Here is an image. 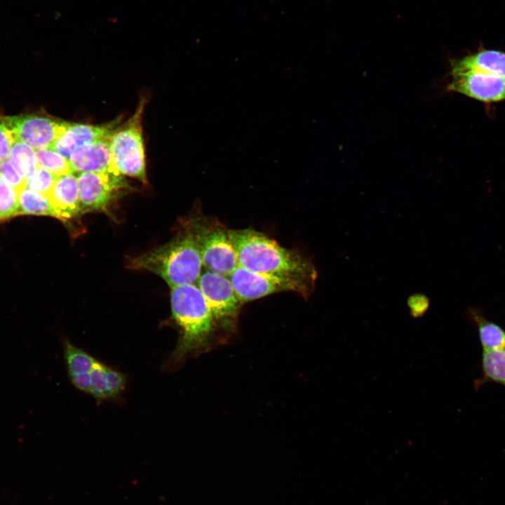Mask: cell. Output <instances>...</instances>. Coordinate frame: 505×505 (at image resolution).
Returning <instances> with one entry per match:
<instances>
[{"label": "cell", "instance_id": "1", "mask_svg": "<svg viewBox=\"0 0 505 505\" xmlns=\"http://www.w3.org/2000/svg\"><path fill=\"white\" fill-rule=\"evenodd\" d=\"M170 305L180 335L174 350L163 363L164 370L169 372L180 368L187 358L213 348L218 328L196 284L171 288Z\"/></svg>", "mask_w": 505, "mask_h": 505}, {"label": "cell", "instance_id": "2", "mask_svg": "<svg viewBox=\"0 0 505 505\" xmlns=\"http://www.w3.org/2000/svg\"><path fill=\"white\" fill-rule=\"evenodd\" d=\"M229 234L239 266L259 274L299 280L315 288L318 274L311 259L254 229H229Z\"/></svg>", "mask_w": 505, "mask_h": 505}, {"label": "cell", "instance_id": "3", "mask_svg": "<svg viewBox=\"0 0 505 505\" xmlns=\"http://www.w3.org/2000/svg\"><path fill=\"white\" fill-rule=\"evenodd\" d=\"M128 264L130 269L159 276L170 288L196 284L203 267L199 248L187 227L166 243L129 259Z\"/></svg>", "mask_w": 505, "mask_h": 505}, {"label": "cell", "instance_id": "4", "mask_svg": "<svg viewBox=\"0 0 505 505\" xmlns=\"http://www.w3.org/2000/svg\"><path fill=\"white\" fill-rule=\"evenodd\" d=\"M187 227L198 244L206 270L229 277L238 266L229 229L206 217L195 218Z\"/></svg>", "mask_w": 505, "mask_h": 505}, {"label": "cell", "instance_id": "5", "mask_svg": "<svg viewBox=\"0 0 505 505\" xmlns=\"http://www.w3.org/2000/svg\"><path fill=\"white\" fill-rule=\"evenodd\" d=\"M144 102L142 100L133 115L124 124L115 129L110 137L109 146L116 170L122 175L147 183L142 128Z\"/></svg>", "mask_w": 505, "mask_h": 505}, {"label": "cell", "instance_id": "6", "mask_svg": "<svg viewBox=\"0 0 505 505\" xmlns=\"http://www.w3.org/2000/svg\"><path fill=\"white\" fill-rule=\"evenodd\" d=\"M241 303L279 292H295L308 298L315 288L305 282L256 273L238 266L229 276Z\"/></svg>", "mask_w": 505, "mask_h": 505}, {"label": "cell", "instance_id": "7", "mask_svg": "<svg viewBox=\"0 0 505 505\" xmlns=\"http://www.w3.org/2000/svg\"><path fill=\"white\" fill-rule=\"evenodd\" d=\"M196 285L201 290L217 326L227 332L236 325L241 302L228 276L202 271Z\"/></svg>", "mask_w": 505, "mask_h": 505}, {"label": "cell", "instance_id": "8", "mask_svg": "<svg viewBox=\"0 0 505 505\" xmlns=\"http://www.w3.org/2000/svg\"><path fill=\"white\" fill-rule=\"evenodd\" d=\"M81 213L107 211L127 184L115 172L78 173Z\"/></svg>", "mask_w": 505, "mask_h": 505}, {"label": "cell", "instance_id": "9", "mask_svg": "<svg viewBox=\"0 0 505 505\" xmlns=\"http://www.w3.org/2000/svg\"><path fill=\"white\" fill-rule=\"evenodd\" d=\"M6 121L15 140L34 149L50 147L70 123L38 114L6 116Z\"/></svg>", "mask_w": 505, "mask_h": 505}, {"label": "cell", "instance_id": "10", "mask_svg": "<svg viewBox=\"0 0 505 505\" xmlns=\"http://www.w3.org/2000/svg\"><path fill=\"white\" fill-rule=\"evenodd\" d=\"M450 73L448 90L485 102L505 100V79L471 70L451 69Z\"/></svg>", "mask_w": 505, "mask_h": 505}, {"label": "cell", "instance_id": "11", "mask_svg": "<svg viewBox=\"0 0 505 505\" xmlns=\"http://www.w3.org/2000/svg\"><path fill=\"white\" fill-rule=\"evenodd\" d=\"M114 122L102 126L69 123L66 130L50 147L69 160L78 148L98 140L109 139L116 128Z\"/></svg>", "mask_w": 505, "mask_h": 505}, {"label": "cell", "instance_id": "12", "mask_svg": "<svg viewBox=\"0 0 505 505\" xmlns=\"http://www.w3.org/2000/svg\"><path fill=\"white\" fill-rule=\"evenodd\" d=\"M109 139L98 140L76 149L69 159L73 173L115 172L119 173L112 161Z\"/></svg>", "mask_w": 505, "mask_h": 505}, {"label": "cell", "instance_id": "13", "mask_svg": "<svg viewBox=\"0 0 505 505\" xmlns=\"http://www.w3.org/2000/svg\"><path fill=\"white\" fill-rule=\"evenodd\" d=\"M89 377L88 394L100 401L117 398L126 388V377L97 359L89 372Z\"/></svg>", "mask_w": 505, "mask_h": 505}, {"label": "cell", "instance_id": "14", "mask_svg": "<svg viewBox=\"0 0 505 505\" xmlns=\"http://www.w3.org/2000/svg\"><path fill=\"white\" fill-rule=\"evenodd\" d=\"M48 198L62 221L81 213L78 182L73 173L57 177Z\"/></svg>", "mask_w": 505, "mask_h": 505}, {"label": "cell", "instance_id": "15", "mask_svg": "<svg viewBox=\"0 0 505 505\" xmlns=\"http://www.w3.org/2000/svg\"><path fill=\"white\" fill-rule=\"evenodd\" d=\"M452 70H471L505 79V53L483 50L454 61Z\"/></svg>", "mask_w": 505, "mask_h": 505}, {"label": "cell", "instance_id": "16", "mask_svg": "<svg viewBox=\"0 0 505 505\" xmlns=\"http://www.w3.org/2000/svg\"><path fill=\"white\" fill-rule=\"evenodd\" d=\"M469 316L478 327L479 338L483 350L505 348V330L499 325L487 320L477 309H469Z\"/></svg>", "mask_w": 505, "mask_h": 505}, {"label": "cell", "instance_id": "17", "mask_svg": "<svg viewBox=\"0 0 505 505\" xmlns=\"http://www.w3.org/2000/svg\"><path fill=\"white\" fill-rule=\"evenodd\" d=\"M18 215L50 216L60 220L47 196L25 187L18 191Z\"/></svg>", "mask_w": 505, "mask_h": 505}, {"label": "cell", "instance_id": "18", "mask_svg": "<svg viewBox=\"0 0 505 505\" xmlns=\"http://www.w3.org/2000/svg\"><path fill=\"white\" fill-rule=\"evenodd\" d=\"M62 349L69 377L90 372L97 358L68 339L63 341Z\"/></svg>", "mask_w": 505, "mask_h": 505}, {"label": "cell", "instance_id": "19", "mask_svg": "<svg viewBox=\"0 0 505 505\" xmlns=\"http://www.w3.org/2000/svg\"><path fill=\"white\" fill-rule=\"evenodd\" d=\"M8 159L26 180L38 168L35 149L21 140H15Z\"/></svg>", "mask_w": 505, "mask_h": 505}, {"label": "cell", "instance_id": "20", "mask_svg": "<svg viewBox=\"0 0 505 505\" xmlns=\"http://www.w3.org/2000/svg\"><path fill=\"white\" fill-rule=\"evenodd\" d=\"M38 167L56 177L73 173L69 161L51 148L35 149Z\"/></svg>", "mask_w": 505, "mask_h": 505}, {"label": "cell", "instance_id": "21", "mask_svg": "<svg viewBox=\"0 0 505 505\" xmlns=\"http://www.w3.org/2000/svg\"><path fill=\"white\" fill-rule=\"evenodd\" d=\"M482 367L486 380L505 386V348L497 350H483Z\"/></svg>", "mask_w": 505, "mask_h": 505}, {"label": "cell", "instance_id": "22", "mask_svg": "<svg viewBox=\"0 0 505 505\" xmlns=\"http://www.w3.org/2000/svg\"><path fill=\"white\" fill-rule=\"evenodd\" d=\"M18 191L0 176V221L18 215Z\"/></svg>", "mask_w": 505, "mask_h": 505}, {"label": "cell", "instance_id": "23", "mask_svg": "<svg viewBox=\"0 0 505 505\" xmlns=\"http://www.w3.org/2000/svg\"><path fill=\"white\" fill-rule=\"evenodd\" d=\"M57 177L39 167L27 180L26 187L48 196Z\"/></svg>", "mask_w": 505, "mask_h": 505}, {"label": "cell", "instance_id": "24", "mask_svg": "<svg viewBox=\"0 0 505 505\" xmlns=\"http://www.w3.org/2000/svg\"><path fill=\"white\" fill-rule=\"evenodd\" d=\"M0 176L18 191L26 187V179L8 159L0 162Z\"/></svg>", "mask_w": 505, "mask_h": 505}, {"label": "cell", "instance_id": "25", "mask_svg": "<svg viewBox=\"0 0 505 505\" xmlns=\"http://www.w3.org/2000/svg\"><path fill=\"white\" fill-rule=\"evenodd\" d=\"M15 141L14 135L9 128L6 116L0 114V161L8 159L11 149Z\"/></svg>", "mask_w": 505, "mask_h": 505}, {"label": "cell", "instance_id": "26", "mask_svg": "<svg viewBox=\"0 0 505 505\" xmlns=\"http://www.w3.org/2000/svg\"><path fill=\"white\" fill-rule=\"evenodd\" d=\"M410 313L414 318L422 316L427 311L430 302L427 296L422 293H415L407 300Z\"/></svg>", "mask_w": 505, "mask_h": 505}, {"label": "cell", "instance_id": "27", "mask_svg": "<svg viewBox=\"0 0 505 505\" xmlns=\"http://www.w3.org/2000/svg\"><path fill=\"white\" fill-rule=\"evenodd\" d=\"M0 162H1V161H0Z\"/></svg>", "mask_w": 505, "mask_h": 505}]
</instances>
